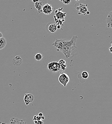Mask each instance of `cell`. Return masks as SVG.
<instances>
[{
	"mask_svg": "<svg viewBox=\"0 0 112 124\" xmlns=\"http://www.w3.org/2000/svg\"><path fill=\"white\" fill-rule=\"evenodd\" d=\"M88 5L83 3H75V7L77 11L78 15H83L85 16L88 11L87 9Z\"/></svg>",
	"mask_w": 112,
	"mask_h": 124,
	"instance_id": "obj_2",
	"label": "cell"
},
{
	"mask_svg": "<svg viewBox=\"0 0 112 124\" xmlns=\"http://www.w3.org/2000/svg\"><path fill=\"white\" fill-rule=\"evenodd\" d=\"M54 18V22L55 23V24L57 26V25H60V26H62L63 25V21H62L61 20H59L58 19H57L56 17L54 16H53Z\"/></svg>",
	"mask_w": 112,
	"mask_h": 124,
	"instance_id": "obj_15",
	"label": "cell"
},
{
	"mask_svg": "<svg viewBox=\"0 0 112 124\" xmlns=\"http://www.w3.org/2000/svg\"><path fill=\"white\" fill-rule=\"evenodd\" d=\"M90 14V12H89V11H88L87 12V14H86V15H89Z\"/></svg>",
	"mask_w": 112,
	"mask_h": 124,
	"instance_id": "obj_26",
	"label": "cell"
},
{
	"mask_svg": "<svg viewBox=\"0 0 112 124\" xmlns=\"http://www.w3.org/2000/svg\"><path fill=\"white\" fill-rule=\"evenodd\" d=\"M39 0H32V2H34V3H35V2H37V1H38Z\"/></svg>",
	"mask_w": 112,
	"mask_h": 124,
	"instance_id": "obj_25",
	"label": "cell"
},
{
	"mask_svg": "<svg viewBox=\"0 0 112 124\" xmlns=\"http://www.w3.org/2000/svg\"><path fill=\"white\" fill-rule=\"evenodd\" d=\"M43 58V55L41 53H38L34 55V59L38 61L41 60Z\"/></svg>",
	"mask_w": 112,
	"mask_h": 124,
	"instance_id": "obj_14",
	"label": "cell"
},
{
	"mask_svg": "<svg viewBox=\"0 0 112 124\" xmlns=\"http://www.w3.org/2000/svg\"><path fill=\"white\" fill-rule=\"evenodd\" d=\"M44 5L43 1H40L39 0L34 3V7L38 11V14H40L42 12V8Z\"/></svg>",
	"mask_w": 112,
	"mask_h": 124,
	"instance_id": "obj_9",
	"label": "cell"
},
{
	"mask_svg": "<svg viewBox=\"0 0 112 124\" xmlns=\"http://www.w3.org/2000/svg\"><path fill=\"white\" fill-rule=\"evenodd\" d=\"M35 124H44V122L42 120H40V121H34Z\"/></svg>",
	"mask_w": 112,
	"mask_h": 124,
	"instance_id": "obj_19",
	"label": "cell"
},
{
	"mask_svg": "<svg viewBox=\"0 0 112 124\" xmlns=\"http://www.w3.org/2000/svg\"><path fill=\"white\" fill-rule=\"evenodd\" d=\"M66 64H64V65H61V69H62L63 70H65L66 69Z\"/></svg>",
	"mask_w": 112,
	"mask_h": 124,
	"instance_id": "obj_20",
	"label": "cell"
},
{
	"mask_svg": "<svg viewBox=\"0 0 112 124\" xmlns=\"http://www.w3.org/2000/svg\"><path fill=\"white\" fill-rule=\"evenodd\" d=\"M58 62H59V63L60 64V66L63 65H64V64H66V61L64 60V59H63L60 60Z\"/></svg>",
	"mask_w": 112,
	"mask_h": 124,
	"instance_id": "obj_17",
	"label": "cell"
},
{
	"mask_svg": "<svg viewBox=\"0 0 112 124\" xmlns=\"http://www.w3.org/2000/svg\"><path fill=\"white\" fill-rule=\"evenodd\" d=\"M46 27H47L48 31L51 33H54L57 30V25L55 23H48L47 25H46Z\"/></svg>",
	"mask_w": 112,
	"mask_h": 124,
	"instance_id": "obj_10",
	"label": "cell"
},
{
	"mask_svg": "<svg viewBox=\"0 0 112 124\" xmlns=\"http://www.w3.org/2000/svg\"><path fill=\"white\" fill-rule=\"evenodd\" d=\"M81 76L82 78L84 79H86L89 78V73H88V72L84 71L82 73Z\"/></svg>",
	"mask_w": 112,
	"mask_h": 124,
	"instance_id": "obj_16",
	"label": "cell"
},
{
	"mask_svg": "<svg viewBox=\"0 0 112 124\" xmlns=\"http://www.w3.org/2000/svg\"><path fill=\"white\" fill-rule=\"evenodd\" d=\"M58 81L64 87H65L70 81V77L65 72H61L58 77Z\"/></svg>",
	"mask_w": 112,
	"mask_h": 124,
	"instance_id": "obj_3",
	"label": "cell"
},
{
	"mask_svg": "<svg viewBox=\"0 0 112 124\" xmlns=\"http://www.w3.org/2000/svg\"><path fill=\"white\" fill-rule=\"evenodd\" d=\"M63 8L61 7L55 11V16L56 18L64 22H65V17L66 15V13L63 12Z\"/></svg>",
	"mask_w": 112,
	"mask_h": 124,
	"instance_id": "obj_5",
	"label": "cell"
},
{
	"mask_svg": "<svg viewBox=\"0 0 112 124\" xmlns=\"http://www.w3.org/2000/svg\"><path fill=\"white\" fill-rule=\"evenodd\" d=\"M38 116H40V117H42V116H43V114L42 113H39V114H38Z\"/></svg>",
	"mask_w": 112,
	"mask_h": 124,
	"instance_id": "obj_21",
	"label": "cell"
},
{
	"mask_svg": "<svg viewBox=\"0 0 112 124\" xmlns=\"http://www.w3.org/2000/svg\"><path fill=\"white\" fill-rule=\"evenodd\" d=\"M7 44V41L4 37H2L0 38V50L3 49Z\"/></svg>",
	"mask_w": 112,
	"mask_h": 124,
	"instance_id": "obj_13",
	"label": "cell"
},
{
	"mask_svg": "<svg viewBox=\"0 0 112 124\" xmlns=\"http://www.w3.org/2000/svg\"><path fill=\"white\" fill-rule=\"evenodd\" d=\"M109 52L111 53H112V46L110 47L109 48Z\"/></svg>",
	"mask_w": 112,
	"mask_h": 124,
	"instance_id": "obj_22",
	"label": "cell"
},
{
	"mask_svg": "<svg viewBox=\"0 0 112 124\" xmlns=\"http://www.w3.org/2000/svg\"><path fill=\"white\" fill-rule=\"evenodd\" d=\"M53 11V9L52 6L49 3H45L42 8V12L45 15H50Z\"/></svg>",
	"mask_w": 112,
	"mask_h": 124,
	"instance_id": "obj_6",
	"label": "cell"
},
{
	"mask_svg": "<svg viewBox=\"0 0 112 124\" xmlns=\"http://www.w3.org/2000/svg\"><path fill=\"white\" fill-rule=\"evenodd\" d=\"M107 27L112 29V11L110 12L106 18Z\"/></svg>",
	"mask_w": 112,
	"mask_h": 124,
	"instance_id": "obj_11",
	"label": "cell"
},
{
	"mask_svg": "<svg viewBox=\"0 0 112 124\" xmlns=\"http://www.w3.org/2000/svg\"><path fill=\"white\" fill-rule=\"evenodd\" d=\"M9 124H27L25 122L22 120L16 118L15 117H12L10 119V122Z\"/></svg>",
	"mask_w": 112,
	"mask_h": 124,
	"instance_id": "obj_8",
	"label": "cell"
},
{
	"mask_svg": "<svg viewBox=\"0 0 112 124\" xmlns=\"http://www.w3.org/2000/svg\"><path fill=\"white\" fill-rule=\"evenodd\" d=\"M77 38V36L73 35L70 41H67L65 39H57L52 45L56 48L57 51L62 52L68 59L71 56L72 52L77 48L76 44Z\"/></svg>",
	"mask_w": 112,
	"mask_h": 124,
	"instance_id": "obj_1",
	"label": "cell"
},
{
	"mask_svg": "<svg viewBox=\"0 0 112 124\" xmlns=\"http://www.w3.org/2000/svg\"><path fill=\"white\" fill-rule=\"evenodd\" d=\"M2 37H3V34L1 32H0V38H1Z\"/></svg>",
	"mask_w": 112,
	"mask_h": 124,
	"instance_id": "obj_23",
	"label": "cell"
},
{
	"mask_svg": "<svg viewBox=\"0 0 112 124\" xmlns=\"http://www.w3.org/2000/svg\"><path fill=\"white\" fill-rule=\"evenodd\" d=\"M13 63L15 66H20L22 63V59L19 56H16L13 60Z\"/></svg>",
	"mask_w": 112,
	"mask_h": 124,
	"instance_id": "obj_12",
	"label": "cell"
},
{
	"mask_svg": "<svg viewBox=\"0 0 112 124\" xmlns=\"http://www.w3.org/2000/svg\"><path fill=\"white\" fill-rule=\"evenodd\" d=\"M34 96L31 93H26L24 96V101L26 106L29 105L34 101Z\"/></svg>",
	"mask_w": 112,
	"mask_h": 124,
	"instance_id": "obj_7",
	"label": "cell"
},
{
	"mask_svg": "<svg viewBox=\"0 0 112 124\" xmlns=\"http://www.w3.org/2000/svg\"><path fill=\"white\" fill-rule=\"evenodd\" d=\"M48 69L52 72H57L61 69V66L59 62L56 61H52L48 63Z\"/></svg>",
	"mask_w": 112,
	"mask_h": 124,
	"instance_id": "obj_4",
	"label": "cell"
},
{
	"mask_svg": "<svg viewBox=\"0 0 112 124\" xmlns=\"http://www.w3.org/2000/svg\"><path fill=\"white\" fill-rule=\"evenodd\" d=\"M45 119V117L44 116L41 117V120H44Z\"/></svg>",
	"mask_w": 112,
	"mask_h": 124,
	"instance_id": "obj_24",
	"label": "cell"
},
{
	"mask_svg": "<svg viewBox=\"0 0 112 124\" xmlns=\"http://www.w3.org/2000/svg\"><path fill=\"white\" fill-rule=\"evenodd\" d=\"M61 1L64 4H68L71 2V0H61Z\"/></svg>",
	"mask_w": 112,
	"mask_h": 124,
	"instance_id": "obj_18",
	"label": "cell"
}]
</instances>
